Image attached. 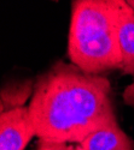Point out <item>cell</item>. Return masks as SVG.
Masks as SVG:
<instances>
[{
	"instance_id": "6da1fadb",
	"label": "cell",
	"mask_w": 134,
	"mask_h": 150,
	"mask_svg": "<svg viewBox=\"0 0 134 150\" xmlns=\"http://www.w3.org/2000/svg\"><path fill=\"white\" fill-rule=\"evenodd\" d=\"M28 107L39 139L81 143L117 124L107 78L64 61L36 78Z\"/></svg>"
},
{
	"instance_id": "7a4b0ae2",
	"label": "cell",
	"mask_w": 134,
	"mask_h": 150,
	"mask_svg": "<svg viewBox=\"0 0 134 150\" xmlns=\"http://www.w3.org/2000/svg\"><path fill=\"white\" fill-rule=\"evenodd\" d=\"M68 54L88 73L121 70L122 55L107 0H72Z\"/></svg>"
},
{
	"instance_id": "3957f363",
	"label": "cell",
	"mask_w": 134,
	"mask_h": 150,
	"mask_svg": "<svg viewBox=\"0 0 134 150\" xmlns=\"http://www.w3.org/2000/svg\"><path fill=\"white\" fill-rule=\"evenodd\" d=\"M35 134L29 107L4 112L0 115V150H24Z\"/></svg>"
},
{
	"instance_id": "277c9868",
	"label": "cell",
	"mask_w": 134,
	"mask_h": 150,
	"mask_svg": "<svg viewBox=\"0 0 134 150\" xmlns=\"http://www.w3.org/2000/svg\"><path fill=\"white\" fill-rule=\"evenodd\" d=\"M116 27L117 40L122 55V70L134 76V10L125 0H107Z\"/></svg>"
},
{
	"instance_id": "5b68a950",
	"label": "cell",
	"mask_w": 134,
	"mask_h": 150,
	"mask_svg": "<svg viewBox=\"0 0 134 150\" xmlns=\"http://www.w3.org/2000/svg\"><path fill=\"white\" fill-rule=\"evenodd\" d=\"M80 144L85 150H134V141L118 124L91 133Z\"/></svg>"
},
{
	"instance_id": "8992f818",
	"label": "cell",
	"mask_w": 134,
	"mask_h": 150,
	"mask_svg": "<svg viewBox=\"0 0 134 150\" xmlns=\"http://www.w3.org/2000/svg\"><path fill=\"white\" fill-rule=\"evenodd\" d=\"M34 85L35 82L30 79L4 84L1 88V97H0L1 113L19 107H24L27 100L33 96Z\"/></svg>"
},
{
	"instance_id": "52a82bcc",
	"label": "cell",
	"mask_w": 134,
	"mask_h": 150,
	"mask_svg": "<svg viewBox=\"0 0 134 150\" xmlns=\"http://www.w3.org/2000/svg\"><path fill=\"white\" fill-rule=\"evenodd\" d=\"M35 150H85V149L80 143H67V142L39 139Z\"/></svg>"
},
{
	"instance_id": "ba28073f",
	"label": "cell",
	"mask_w": 134,
	"mask_h": 150,
	"mask_svg": "<svg viewBox=\"0 0 134 150\" xmlns=\"http://www.w3.org/2000/svg\"><path fill=\"white\" fill-rule=\"evenodd\" d=\"M123 100L126 101V103L134 106V82L126 88V90L123 93Z\"/></svg>"
},
{
	"instance_id": "9c48e42d",
	"label": "cell",
	"mask_w": 134,
	"mask_h": 150,
	"mask_svg": "<svg viewBox=\"0 0 134 150\" xmlns=\"http://www.w3.org/2000/svg\"><path fill=\"white\" fill-rule=\"evenodd\" d=\"M125 1H126V3H127V4H128V5L134 10V0H125Z\"/></svg>"
}]
</instances>
